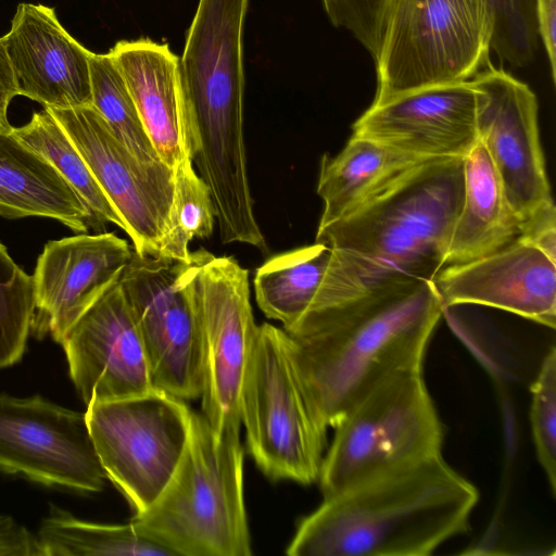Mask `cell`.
Returning a JSON list of instances; mask_svg holds the SVG:
<instances>
[{"label":"cell","mask_w":556,"mask_h":556,"mask_svg":"<svg viewBox=\"0 0 556 556\" xmlns=\"http://www.w3.org/2000/svg\"><path fill=\"white\" fill-rule=\"evenodd\" d=\"M249 0H199L178 59L185 148L211 191L219 231L256 225L243 137L242 30Z\"/></svg>","instance_id":"cell-4"},{"label":"cell","mask_w":556,"mask_h":556,"mask_svg":"<svg viewBox=\"0 0 556 556\" xmlns=\"http://www.w3.org/2000/svg\"><path fill=\"white\" fill-rule=\"evenodd\" d=\"M433 285L445 308L477 304L556 326V262L520 238L486 256L443 266Z\"/></svg>","instance_id":"cell-18"},{"label":"cell","mask_w":556,"mask_h":556,"mask_svg":"<svg viewBox=\"0 0 556 556\" xmlns=\"http://www.w3.org/2000/svg\"><path fill=\"white\" fill-rule=\"evenodd\" d=\"M0 215L53 218L75 232L94 227L84 202L37 151L10 130H0Z\"/></svg>","instance_id":"cell-21"},{"label":"cell","mask_w":556,"mask_h":556,"mask_svg":"<svg viewBox=\"0 0 556 556\" xmlns=\"http://www.w3.org/2000/svg\"><path fill=\"white\" fill-rule=\"evenodd\" d=\"M426 160L352 135L336 156L324 154L317 193L324 202L318 228L338 220L412 166Z\"/></svg>","instance_id":"cell-23"},{"label":"cell","mask_w":556,"mask_h":556,"mask_svg":"<svg viewBox=\"0 0 556 556\" xmlns=\"http://www.w3.org/2000/svg\"><path fill=\"white\" fill-rule=\"evenodd\" d=\"M43 556H174L130 521L103 525L53 507L36 533Z\"/></svg>","instance_id":"cell-25"},{"label":"cell","mask_w":556,"mask_h":556,"mask_svg":"<svg viewBox=\"0 0 556 556\" xmlns=\"http://www.w3.org/2000/svg\"><path fill=\"white\" fill-rule=\"evenodd\" d=\"M331 257L321 242L276 254L255 271L254 292L260 309L288 330L308 312L321 287Z\"/></svg>","instance_id":"cell-24"},{"label":"cell","mask_w":556,"mask_h":556,"mask_svg":"<svg viewBox=\"0 0 556 556\" xmlns=\"http://www.w3.org/2000/svg\"><path fill=\"white\" fill-rule=\"evenodd\" d=\"M173 169V202L167 231L159 255L179 262L191 256L189 243L194 238L206 239L215 224V210L210 188L195 173L189 153Z\"/></svg>","instance_id":"cell-28"},{"label":"cell","mask_w":556,"mask_h":556,"mask_svg":"<svg viewBox=\"0 0 556 556\" xmlns=\"http://www.w3.org/2000/svg\"><path fill=\"white\" fill-rule=\"evenodd\" d=\"M12 132L42 155L70 184L90 212L94 228L109 223L124 230L119 215L98 185L83 155L47 109L34 113L27 124L12 127Z\"/></svg>","instance_id":"cell-26"},{"label":"cell","mask_w":556,"mask_h":556,"mask_svg":"<svg viewBox=\"0 0 556 556\" xmlns=\"http://www.w3.org/2000/svg\"><path fill=\"white\" fill-rule=\"evenodd\" d=\"M477 488L441 453L366 476L299 523L290 556H427L469 530Z\"/></svg>","instance_id":"cell-3"},{"label":"cell","mask_w":556,"mask_h":556,"mask_svg":"<svg viewBox=\"0 0 556 556\" xmlns=\"http://www.w3.org/2000/svg\"><path fill=\"white\" fill-rule=\"evenodd\" d=\"M243 456L240 432L217 434L202 413L191 410L174 475L130 521L174 556H251Z\"/></svg>","instance_id":"cell-5"},{"label":"cell","mask_w":556,"mask_h":556,"mask_svg":"<svg viewBox=\"0 0 556 556\" xmlns=\"http://www.w3.org/2000/svg\"><path fill=\"white\" fill-rule=\"evenodd\" d=\"M60 344L70 377L87 406L155 389L119 278L66 330Z\"/></svg>","instance_id":"cell-15"},{"label":"cell","mask_w":556,"mask_h":556,"mask_svg":"<svg viewBox=\"0 0 556 556\" xmlns=\"http://www.w3.org/2000/svg\"><path fill=\"white\" fill-rule=\"evenodd\" d=\"M190 413L184 400L159 389L87 406L101 465L135 514L148 509L174 475Z\"/></svg>","instance_id":"cell-9"},{"label":"cell","mask_w":556,"mask_h":556,"mask_svg":"<svg viewBox=\"0 0 556 556\" xmlns=\"http://www.w3.org/2000/svg\"><path fill=\"white\" fill-rule=\"evenodd\" d=\"M445 307L428 280L389 283L307 313L285 330L308 399L325 427L384 377L421 369Z\"/></svg>","instance_id":"cell-2"},{"label":"cell","mask_w":556,"mask_h":556,"mask_svg":"<svg viewBox=\"0 0 556 556\" xmlns=\"http://www.w3.org/2000/svg\"><path fill=\"white\" fill-rule=\"evenodd\" d=\"M391 0H323L332 24L348 29L376 61Z\"/></svg>","instance_id":"cell-32"},{"label":"cell","mask_w":556,"mask_h":556,"mask_svg":"<svg viewBox=\"0 0 556 556\" xmlns=\"http://www.w3.org/2000/svg\"><path fill=\"white\" fill-rule=\"evenodd\" d=\"M476 112L469 80L431 86L372 103L352 135L424 159H464L478 143Z\"/></svg>","instance_id":"cell-16"},{"label":"cell","mask_w":556,"mask_h":556,"mask_svg":"<svg viewBox=\"0 0 556 556\" xmlns=\"http://www.w3.org/2000/svg\"><path fill=\"white\" fill-rule=\"evenodd\" d=\"M0 556H43L36 534L10 516H0Z\"/></svg>","instance_id":"cell-33"},{"label":"cell","mask_w":556,"mask_h":556,"mask_svg":"<svg viewBox=\"0 0 556 556\" xmlns=\"http://www.w3.org/2000/svg\"><path fill=\"white\" fill-rule=\"evenodd\" d=\"M530 424L538 462L556 493V351L544 356L531 386Z\"/></svg>","instance_id":"cell-31"},{"label":"cell","mask_w":556,"mask_h":556,"mask_svg":"<svg viewBox=\"0 0 556 556\" xmlns=\"http://www.w3.org/2000/svg\"><path fill=\"white\" fill-rule=\"evenodd\" d=\"M132 254L128 242L113 232L51 240L33 275L34 336L59 342L79 316L122 275Z\"/></svg>","instance_id":"cell-17"},{"label":"cell","mask_w":556,"mask_h":556,"mask_svg":"<svg viewBox=\"0 0 556 556\" xmlns=\"http://www.w3.org/2000/svg\"><path fill=\"white\" fill-rule=\"evenodd\" d=\"M492 16L491 50L502 62L521 67L536 52L539 26L535 0H485Z\"/></svg>","instance_id":"cell-30"},{"label":"cell","mask_w":556,"mask_h":556,"mask_svg":"<svg viewBox=\"0 0 556 556\" xmlns=\"http://www.w3.org/2000/svg\"><path fill=\"white\" fill-rule=\"evenodd\" d=\"M161 159L173 168L188 153L184 141L178 58L166 43L122 40L109 51Z\"/></svg>","instance_id":"cell-20"},{"label":"cell","mask_w":556,"mask_h":556,"mask_svg":"<svg viewBox=\"0 0 556 556\" xmlns=\"http://www.w3.org/2000/svg\"><path fill=\"white\" fill-rule=\"evenodd\" d=\"M34 314L33 276L13 261L0 242V368L22 358Z\"/></svg>","instance_id":"cell-29"},{"label":"cell","mask_w":556,"mask_h":556,"mask_svg":"<svg viewBox=\"0 0 556 556\" xmlns=\"http://www.w3.org/2000/svg\"><path fill=\"white\" fill-rule=\"evenodd\" d=\"M324 455V497L375 472L441 453L444 431L422 369L391 374L355 401Z\"/></svg>","instance_id":"cell-8"},{"label":"cell","mask_w":556,"mask_h":556,"mask_svg":"<svg viewBox=\"0 0 556 556\" xmlns=\"http://www.w3.org/2000/svg\"><path fill=\"white\" fill-rule=\"evenodd\" d=\"M189 261L139 254L132 249L119 277L154 388L184 401L201 397L203 386L201 332L188 279Z\"/></svg>","instance_id":"cell-12"},{"label":"cell","mask_w":556,"mask_h":556,"mask_svg":"<svg viewBox=\"0 0 556 556\" xmlns=\"http://www.w3.org/2000/svg\"><path fill=\"white\" fill-rule=\"evenodd\" d=\"M539 34L544 45L552 79L556 78V0H535Z\"/></svg>","instance_id":"cell-34"},{"label":"cell","mask_w":556,"mask_h":556,"mask_svg":"<svg viewBox=\"0 0 556 556\" xmlns=\"http://www.w3.org/2000/svg\"><path fill=\"white\" fill-rule=\"evenodd\" d=\"M188 279L202 343V414L217 434L240 432V395L257 331L249 271L231 256L191 252Z\"/></svg>","instance_id":"cell-11"},{"label":"cell","mask_w":556,"mask_h":556,"mask_svg":"<svg viewBox=\"0 0 556 556\" xmlns=\"http://www.w3.org/2000/svg\"><path fill=\"white\" fill-rule=\"evenodd\" d=\"M521 236L518 218L505 197L497 172L478 141L464 157V194L445 265L492 254Z\"/></svg>","instance_id":"cell-22"},{"label":"cell","mask_w":556,"mask_h":556,"mask_svg":"<svg viewBox=\"0 0 556 556\" xmlns=\"http://www.w3.org/2000/svg\"><path fill=\"white\" fill-rule=\"evenodd\" d=\"M90 79L92 105L117 139L141 163L151 166L164 164L109 52L105 54L91 53Z\"/></svg>","instance_id":"cell-27"},{"label":"cell","mask_w":556,"mask_h":556,"mask_svg":"<svg viewBox=\"0 0 556 556\" xmlns=\"http://www.w3.org/2000/svg\"><path fill=\"white\" fill-rule=\"evenodd\" d=\"M1 39L18 96L45 109L92 104V52L64 29L52 8L20 3Z\"/></svg>","instance_id":"cell-19"},{"label":"cell","mask_w":556,"mask_h":556,"mask_svg":"<svg viewBox=\"0 0 556 556\" xmlns=\"http://www.w3.org/2000/svg\"><path fill=\"white\" fill-rule=\"evenodd\" d=\"M463 194L464 159H426L317 230L316 242L327 244L331 257L307 313L389 283L433 281L445 264Z\"/></svg>","instance_id":"cell-1"},{"label":"cell","mask_w":556,"mask_h":556,"mask_svg":"<svg viewBox=\"0 0 556 556\" xmlns=\"http://www.w3.org/2000/svg\"><path fill=\"white\" fill-rule=\"evenodd\" d=\"M469 81L476 91L478 141L485 148L519 220L520 238L535 242L556 231L536 97L528 85L492 63Z\"/></svg>","instance_id":"cell-10"},{"label":"cell","mask_w":556,"mask_h":556,"mask_svg":"<svg viewBox=\"0 0 556 556\" xmlns=\"http://www.w3.org/2000/svg\"><path fill=\"white\" fill-rule=\"evenodd\" d=\"M15 96L18 94L13 72L0 38V130L12 128L8 119V108Z\"/></svg>","instance_id":"cell-35"},{"label":"cell","mask_w":556,"mask_h":556,"mask_svg":"<svg viewBox=\"0 0 556 556\" xmlns=\"http://www.w3.org/2000/svg\"><path fill=\"white\" fill-rule=\"evenodd\" d=\"M492 28L485 0H391L372 103L470 80L491 63Z\"/></svg>","instance_id":"cell-6"},{"label":"cell","mask_w":556,"mask_h":556,"mask_svg":"<svg viewBox=\"0 0 556 556\" xmlns=\"http://www.w3.org/2000/svg\"><path fill=\"white\" fill-rule=\"evenodd\" d=\"M247 445L270 480L311 484L318 480L327 443L294 364L288 334L257 326L240 395Z\"/></svg>","instance_id":"cell-7"},{"label":"cell","mask_w":556,"mask_h":556,"mask_svg":"<svg viewBox=\"0 0 556 556\" xmlns=\"http://www.w3.org/2000/svg\"><path fill=\"white\" fill-rule=\"evenodd\" d=\"M47 110L72 139L116 210L134 251L159 255L173 202V169L137 160L92 104Z\"/></svg>","instance_id":"cell-14"},{"label":"cell","mask_w":556,"mask_h":556,"mask_svg":"<svg viewBox=\"0 0 556 556\" xmlns=\"http://www.w3.org/2000/svg\"><path fill=\"white\" fill-rule=\"evenodd\" d=\"M0 470L78 492L101 491L108 479L86 413L39 395L0 393Z\"/></svg>","instance_id":"cell-13"}]
</instances>
